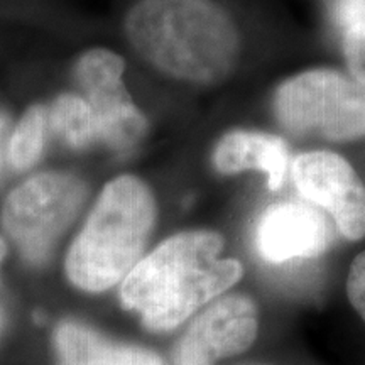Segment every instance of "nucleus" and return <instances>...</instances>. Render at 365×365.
Returning a JSON list of instances; mask_svg holds the SVG:
<instances>
[{"label":"nucleus","mask_w":365,"mask_h":365,"mask_svg":"<svg viewBox=\"0 0 365 365\" xmlns=\"http://www.w3.org/2000/svg\"><path fill=\"white\" fill-rule=\"evenodd\" d=\"M125 63L108 49H90L75 66V80L97 122L98 143L125 153L143 139L148 120L122 83Z\"/></svg>","instance_id":"423d86ee"},{"label":"nucleus","mask_w":365,"mask_h":365,"mask_svg":"<svg viewBox=\"0 0 365 365\" xmlns=\"http://www.w3.org/2000/svg\"><path fill=\"white\" fill-rule=\"evenodd\" d=\"M223 237L191 230L164 240L140 259L120 284V303L150 331H171L237 284L244 267L220 259Z\"/></svg>","instance_id":"f257e3e1"},{"label":"nucleus","mask_w":365,"mask_h":365,"mask_svg":"<svg viewBox=\"0 0 365 365\" xmlns=\"http://www.w3.org/2000/svg\"><path fill=\"white\" fill-rule=\"evenodd\" d=\"M333 17L341 33L354 26L365 24V0H336Z\"/></svg>","instance_id":"dca6fc26"},{"label":"nucleus","mask_w":365,"mask_h":365,"mask_svg":"<svg viewBox=\"0 0 365 365\" xmlns=\"http://www.w3.org/2000/svg\"><path fill=\"white\" fill-rule=\"evenodd\" d=\"M49 125L54 134L73 149H85L98 143L93 112L86 100L78 95H61L53 103Z\"/></svg>","instance_id":"f8f14e48"},{"label":"nucleus","mask_w":365,"mask_h":365,"mask_svg":"<svg viewBox=\"0 0 365 365\" xmlns=\"http://www.w3.org/2000/svg\"><path fill=\"white\" fill-rule=\"evenodd\" d=\"M274 108L293 134L345 140L365 135V86L333 70H313L287 80Z\"/></svg>","instance_id":"20e7f679"},{"label":"nucleus","mask_w":365,"mask_h":365,"mask_svg":"<svg viewBox=\"0 0 365 365\" xmlns=\"http://www.w3.org/2000/svg\"><path fill=\"white\" fill-rule=\"evenodd\" d=\"M344 53L354 80L365 86V24L344 31Z\"/></svg>","instance_id":"4468645a"},{"label":"nucleus","mask_w":365,"mask_h":365,"mask_svg":"<svg viewBox=\"0 0 365 365\" xmlns=\"http://www.w3.org/2000/svg\"><path fill=\"white\" fill-rule=\"evenodd\" d=\"M331 240L327 218L303 203H276L262 213L257 225V250L267 262L322 255Z\"/></svg>","instance_id":"1a4fd4ad"},{"label":"nucleus","mask_w":365,"mask_h":365,"mask_svg":"<svg viewBox=\"0 0 365 365\" xmlns=\"http://www.w3.org/2000/svg\"><path fill=\"white\" fill-rule=\"evenodd\" d=\"M46 115L41 105L26 110L9 137L7 163L16 171H26L39 161L44 148Z\"/></svg>","instance_id":"ddd939ff"},{"label":"nucleus","mask_w":365,"mask_h":365,"mask_svg":"<svg viewBox=\"0 0 365 365\" xmlns=\"http://www.w3.org/2000/svg\"><path fill=\"white\" fill-rule=\"evenodd\" d=\"M257 307L249 296L228 294L208 304L181 336L176 365H213L249 350L257 339Z\"/></svg>","instance_id":"0eeeda50"},{"label":"nucleus","mask_w":365,"mask_h":365,"mask_svg":"<svg viewBox=\"0 0 365 365\" xmlns=\"http://www.w3.org/2000/svg\"><path fill=\"white\" fill-rule=\"evenodd\" d=\"M293 180L304 198L330 213L345 239H364L365 188L344 158L330 150L301 154L293 163Z\"/></svg>","instance_id":"6e6552de"},{"label":"nucleus","mask_w":365,"mask_h":365,"mask_svg":"<svg viewBox=\"0 0 365 365\" xmlns=\"http://www.w3.org/2000/svg\"><path fill=\"white\" fill-rule=\"evenodd\" d=\"M58 365H135L139 346L115 344L83 323L63 322L54 331Z\"/></svg>","instance_id":"9b49d317"},{"label":"nucleus","mask_w":365,"mask_h":365,"mask_svg":"<svg viewBox=\"0 0 365 365\" xmlns=\"http://www.w3.org/2000/svg\"><path fill=\"white\" fill-rule=\"evenodd\" d=\"M4 255H6V244H4V240L0 239V259H2Z\"/></svg>","instance_id":"a211bd4d"},{"label":"nucleus","mask_w":365,"mask_h":365,"mask_svg":"<svg viewBox=\"0 0 365 365\" xmlns=\"http://www.w3.org/2000/svg\"><path fill=\"white\" fill-rule=\"evenodd\" d=\"M346 294L359 317L365 322V250L354 259L346 277Z\"/></svg>","instance_id":"2eb2a0df"},{"label":"nucleus","mask_w":365,"mask_h":365,"mask_svg":"<svg viewBox=\"0 0 365 365\" xmlns=\"http://www.w3.org/2000/svg\"><path fill=\"white\" fill-rule=\"evenodd\" d=\"M9 137H11V122H9L7 115L0 113V176H2L4 166L7 163Z\"/></svg>","instance_id":"f3484780"},{"label":"nucleus","mask_w":365,"mask_h":365,"mask_svg":"<svg viewBox=\"0 0 365 365\" xmlns=\"http://www.w3.org/2000/svg\"><path fill=\"white\" fill-rule=\"evenodd\" d=\"M156 223V202L135 176L107 182L66 255V276L86 293H103L143 259Z\"/></svg>","instance_id":"7ed1b4c3"},{"label":"nucleus","mask_w":365,"mask_h":365,"mask_svg":"<svg viewBox=\"0 0 365 365\" xmlns=\"http://www.w3.org/2000/svg\"><path fill=\"white\" fill-rule=\"evenodd\" d=\"M0 327H2V309H0Z\"/></svg>","instance_id":"6ab92c4d"},{"label":"nucleus","mask_w":365,"mask_h":365,"mask_svg":"<svg viewBox=\"0 0 365 365\" xmlns=\"http://www.w3.org/2000/svg\"><path fill=\"white\" fill-rule=\"evenodd\" d=\"M213 163L225 175L249 170L264 171L269 178V188L279 190L289 163V149L276 135L234 130L218 143Z\"/></svg>","instance_id":"9d476101"},{"label":"nucleus","mask_w":365,"mask_h":365,"mask_svg":"<svg viewBox=\"0 0 365 365\" xmlns=\"http://www.w3.org/2000/svg\"><path fill=\"white\" fill-rule=\"evenodd\" d=\"M127 39L158 70L212 83L239 56V34L228 14L210 0H139L125 17Z\"/></svg>","instance_id":"f03ea898"},{"label":"nucleus","mask_w":365,"mask_h":365,"mask_svg":"<svg viewBox=\"0 0 365 365\" xmlns=\"http://www.w3.org/2000/svg\"><path fill=\"white\" fill-rule=\"evenodd\" d=\"M86 185L65 173H43L17 186L2 208V225L22 257L43 264L78 215Z\"/></svg>","instance_id":"39448f33"}]
</instances>
